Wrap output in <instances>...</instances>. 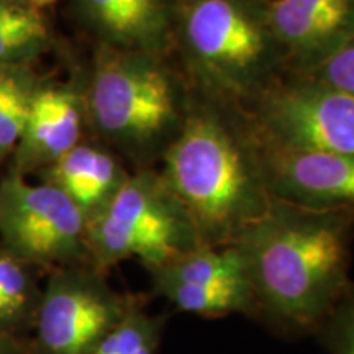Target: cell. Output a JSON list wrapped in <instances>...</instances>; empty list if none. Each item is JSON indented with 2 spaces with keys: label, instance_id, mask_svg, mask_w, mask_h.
I'll use <instances>...</instances> for the list:
<instances>
[{
  "label": "cell",
  "instance_id": "1",
  "mask_svg": "<svg viewBox=\"0 0 354 354\" xmlns=\"http://www.w3.org/2000/svg\"><path fill=\"white\" fill-rule=\"evenodd\" d=\"M354 209L274 201L233 243L245 261L251 320L286 339L313 336L351 289Z\"/></svg>",
  "mask_w": 354,
  "mask_h": 354
},
{
  "label": "cell",
  "instance_id": "2",
  "mask_svg": "<svg viewBox=\"0 0 354 354\" xmlns=\"http://www.w3.org/2000/svg\"><path fill=\"white\" fill-rule=\"evenodd\" d=\"M162 179L196 225L203 246H228L274 201L254 145L209 107L184 117L166 145Z\"/></svg>",
  "mask_w": 354,
  "mask_h": 354
},
{
  "label": "cell",
  "instance_id": "3",
  "mask_svg": "<svg viewBox=\"0 0 354 354\" xmlns=\"http://www.w3.org/2000/svg\"><path fill=\"white\" fill-rule=\"evenodd\" d=\"M176 19L185 61L212 95L258 99L274 82L282 53L266 8L250 0H184Z\"/></svg>",
  "mask_w": 354,
  "mask_h": 354
},
{
  "label": "cell",
  "instance_id": "4",
  "mask_svg": "<svg viewBox=\"0 0 354 354\" xmlns=\"http://www.w3.org/2000/svg\"><path fill=\"white\" fill-rule=\"evenodd\" d=\"M86 240L91 264L105 274L131 258L151 271L203 246L187 212L153 171L127 177L87 218Z\"/></svg>",
  "mask_w": 354,
  "mask_h": 354
},
{
  "label": "cell",
  "instance_id": "5",
  "mask_svg": "<svg viewBox=\"0 0 354 354\" xmlns=\"http://www.w3.org/2000/svg\"><path fill=\"white\" fill-rule=\"evenodd\" d=\"M84 105L102 135L130 149L172 140L184 122L179 88L161 57L104 46Z\"/></svg>",
  "mask_w": 354,
  "mask_h": 354
},
{
  "label": "cell",
  "instance_id": "6",
  "mask_svg": "<svg viewBox=\"0 0 354 354\" xmlns=\"http://www.w3.org/2000/svg\"><path fill=\"white\" fill-rule=\"evenodd\" d=\"M87 218L51 184H30L12 171L0 183V245L35 269L91 264Z\"/></svg>",
  "mask_w": 354,
  "mask_h": 354
},
{
  "label": "cell",
  "instance_id": "7",
  "mask_svg": "<svg viewBox=\"0 0 354 354\" xmlns=\"http://www.w3.org/2000/svg\"><path fill=\"white\" fill-rule=\"evenodd\" d=\"M141 297L113 289L92 264L48 272L30 336L33 354H92Z\"/></svg>",
  "mask_w": 354,
  "mask_h": 354
},
{
  "label": "cell",
  "instance_id": "8",
  "mask_svg": "<svg viewBox=\"0 0 354 354\" xmlns=\"http://www.w3.org/2000/svg\"><path fill=\"white\" fill-rule=\"evenodd\" d=\"M259 138L354 158V99L307 76L274 81L258 99Z\"/></svg>",
  "mask_w": 354,
  "mask_h": 354
},
{
  "label": "cell",
  "instance_id": "9",
  "mask_svg": "<svg viewBox=\"0 0 354 354\" xmlns=\"http://www.w3.org/2000/svg\"><path fill=\"white\" fill-rule=\"evenodd\" d=\"M254 149L276 198L317 209H354V158L290 148L264 138Z\"/></svg>",
  "mask_w": 354,
  "mask_h": 354
},
{
  "label": "cell",
  "instance_id": "10",
  "mask_svg": "<svg viewBox=\"0 0 354 354\" xmlns=\"http://www.w3.org/2000/svg\"><path fill=\"white\" fill-rule=\"evenodd\" d=\"M266 17L282 56L305 73L354 37V0H272Z\"/></svg>",
  "mask_w": 354,
  "mask_h": 354
},
{
  "label": "cell",
  "instance_id": "11",
  "mask_svg": "<svg viewBox=\"0 0 354 354\" xmlns=\"http://www.w3.org/2000/svg\"><path fill=\"white\" fill-rule=\"evenodd\" d=\"M86 105L69 87L46 86L37 91L21 136L13 149V169L26 174L50 167L81 143Z\"/></svg>",
  "mask_w": 354,
  "mask_h": 354
},
{
  "label": "cell",
  "instance_id": "12",
  "mask_svg": "<svg viewBox=\"0 0 354 354\" xmlns=\"http://www.w3.org/2000/svg\"><path fill=\"white\" fill-rule=\"evenodd\" d=\"M79 12L104 48L156 57L169 50L171 0H79Z\"/></svg>",
  "mask_w": 354,
  "mask_h": 354
},
{
  "label": "cell",
  "instance_id": "13",
  "mask_svg": "<svg viewBox=\"0 0 354 354\" xmlns=\"http://www.w3.org/2000/svg\"><path fill=\"white\" fill-rule=\"evenodd\" d=\"M44 171V183L64 192L86 218L99 212L128 177L112 154L82 143Z\"/></svg>",
  "mask_w": 354,
  "mask_h": 354
},
{
  "label": "cell",
  "instance_id": "14",
  "mask_svg": "<svg viewBox=\"0 0 354 354\" xmlns=\"http://www.w3.org/2000/svg\"><path fill=\"white\" fill-rule=\"evenodd\" d=\"M148 272L151 282L201 287L243 286L250 289L245 261L234 245L198 246L190 253Z\"/></svg>",
  "mask_w": 354,
  "mask_h": 354
},
{
  "label": "cell",
  "instance_id": "15",
  "mask_svg": "<svg viewBox=\"0 0 354 354\" xmlns=\"http://www.w3.org/2000/svg\"><path fill=\"white\" fill-rule=\"evenodd\" d=\"M41 294L43 287L38 286L35 268L0 245V328L30 338Z\"/></svg>",
  "mask_w": 354,
  "mask_h": 354
},
{
  "label": "cell",
  "instance_id": "16",
  "mask_svg": "<svg viewBox=\"0 0 354 354\" xmlns=\"http://www.w3.org/2000/svg\"><path fill=\"white\" fill-rule=\"evenodd\" d=\"M154 294L167 300L179 312L202 318H225L245 315L251 318L253 299L248 287L220 286L201 287L172 284V282H151Z\"/></svg>",
  "mask_w": 354,
  "mask_h": 354
},
{
  "label": "cell",
  "instance_id": "17",
  "mask_svg": "<svg viewBox=\"0 0 354 354\" xmlns=\"http://www.w3.org/2000/svg\"><path fill=\"white\" fill-rule=\"evenodd\" d=\"M50 44V30L37 8L0 2V66H28Z\"/></svg>",
  "mask_w": 354,
  "mask_h": 354
},
{
  "label": "cell",
  "instance_id": "18",
  "mask_svg": "<svg viewBox=\"0 0 354 354\" xmlns=\"http://www.w3.org/2000/svg\"><path fill=\"white\" fill-rule=\"evenodd\" d=\"M169 315L151 313L143 295L109 331L92 354H158Z\"/></svg>",
  "mask_w": 354,
  "mask_h": 354
},
{
  "label": "cell",
  "instance_id": "19",
  "mask_svg": "<svg viewBox=\"0 0 354 354\" xmlns=\"http://www.w3.org/2000/svg\"><path fill=\"white\" fill-rule=\"evenodd\" d=\"M38 88L28 66H0V162L19 143Z\"/></svg>",
  "mask_w": 354,
  "mask_h": 354
},
{
  "label": "cell",
  "instance_id": "20",
  "mask_svg": "<svg viewBox=\"0 0 354 354\" xmlns=\"http://www.w3.org/2000/svg\"><path fill=\"white\" fill-rule=\"evenodd\" d=\"M328 354H354V284L313 335Z\"/></svg>",
  "mask_w": 354,
  "mask_h": 354
},
{
  "label": "cell",
  "instance_id": "21",
  "mask_svg": "<svg viewBox=\"0 0 354 354\" xmlns=\"http://www.w3.org/2000/svg\"><path fill=\"white\" fill-rule=\"evenodd\" d=\"M305 74L338 88L354 99V37Z\"/></svg>",
  "mask_w": 354,
  "mask_h": 354
},
{
  "label": "cell",
  "instance_id": "22",
  "mask_svg": "<svg viewBox=\"0 0 354 354\" xmlns=\"http://www.w3.org/2000/svg\"><path fill=\"white\" fill-rule=\"evenodd\" d=\"M0 354H33L32 342L0 328Z\"/></svg>",
  "mask_w": 354,
  "mask_h": 354
},
{
  "label": "cell",
  "instance_id": "23",
  "mask_svg": "<svg viewBox=\"0 0 354 354\" xmlns=\"http://www.w3.org/2000/svg\"><path fill=\"white\" fill-rule=\"evenodd\" d=\"M53 2H56V0H30V3H32L33 8H41V7L51 6Z\"/></svg>",
  "mask_w": 354,
  "mask_h": 354
},
{
  "label": "cell",
  "instance_id": "24",
  "mask_svg": "<svg viewBox=\"0 0 354 354\" xmlns=\"http://www.w3.org/2000/svg\"><path fill=\"white\" fill-rule=\"evenodd\" d=\"M0 2H8V0H0Z\"/></svg>",
  "mask_w": 354,
  "mask_h": 354
}]
</instances>
